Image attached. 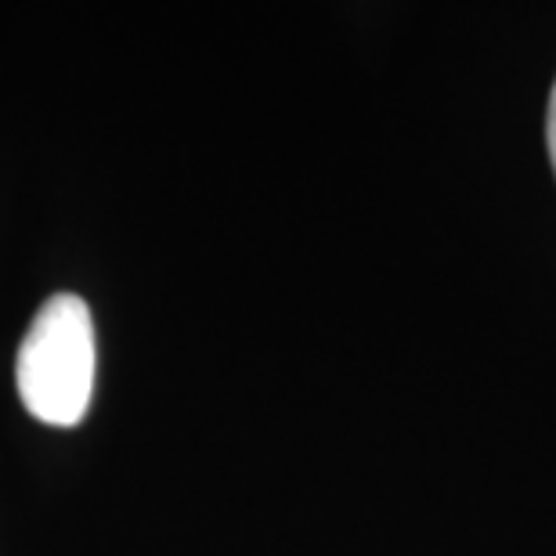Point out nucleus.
Returning <instances> with one entry per match:
<instances>
[{"mask_svg": "<svg viewBox=\"0 0 556 556\" xmlns=\"http://www.w3.org/2000/svg\"><path fill=\"white\" fill-rule=\"evenodd\" d=\"M22 405L48 427H76L94 391V321L80 296L59 293L37 311L18 348Z\"/></svg>", "mask_w": 556, "mask_h": 556, "instance_id": "nucleus-1", "label": "nucleus"}, {"mask_svg": "<svg viewBox=\"0 0 556 556\" xmlns=\"http://www.w3.org/2000/svg\"><path fill=\"white\" fill-rule=\"evenodd\" d=\"M546 144H549V160H553V170H556V84H553V94H549V116H546Z\"/></svg>", "mask_w": 556, "mask_h": 556, "instance_id": "nucleus-2", "label": "nucleus"}]
</instances>
